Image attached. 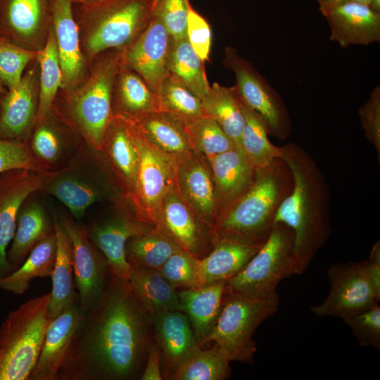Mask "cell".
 <instances>
[{
  "label": "cell",
  "instance_id": "6da1fadb",
  "mask_svg": "<svg viewBox=\"0 0 380 380\" xmlns=\"http://www.w3.org/2000/svg\"><path fill=\"white\" fill-rule=\"evenodd\" d=\"M151 320L128 281L110 272L72 338L58 380L135 379L147 355Z\"/></svg>",
  "mask_w": 380,
  "mask_h": 380
},
{
  "label": "cell",
  "instance_id": "7a4b0ae2",
  "mask_svg": "<svg viewBox=\"0 0 380 380\" xmlns=\"http://www.w3.org/2000/svg\"><path fill=\"white\" fill-rule=\"evenodd\" d=\"M281 152L293 186L276 212L274 224L283 223L293 230V253L300 274L330 234L328 189L315 162L298 145L289 143L281 147Z\"/></svg>",
  "mask_w": 380,
  "mask_h": 380
},
{
  "label": "cell",
  "instance_id": "3957f363",
  "mask_svg": "<svg viewBox=\"0 0 380 380\" xmlns=\"http://www.w3.org/2000/svg\"><path fill=\"white\" fill-rule=\"evenodd\" d=\"M292 186L291 172L281 158L255 170L248 189L216 220L214 241L228 240L262 246L272 230L279 205Z\"/></svg>",
  "mask_w": 380,
  "mask_h": 380
},
{
  "label": "cell",
  "instance_id": "277c9868",
  "mask_svg": "<svg viewBox=\"0 0 380 380\" xmlns=\"http://www.w3.org/2000/svg\"><path fill=\"white\" fill-rule=\"evenodd\" d=\"M121 51L113 49L98 54L90 63L85 79L73 89H60L51 107L88 144L99 150L112 115L113 89Z\"/></svg>",
  "mask_w": 380,
  "mask_h": 380
},
{
  "label": "cell",
  "instance_id": "5b68a950",
  "mask_svg": "<svg viewBox=\"0 0 380 380\" xmlns=\"http://www.w3.org/2000/svg\"><path fill=\"white\" fill-rule=\"evenodd\" d=\"M154 0H97L72 4L81 51L89 65L100 53L123 49L148 25Z\"/></svg>",
  "mask_w": 380,
  "mask_h": 380
},
{
  "label": "cell",
  "instance_id": "8992f818",
  "mask_svg": "<svg viewBox=\"0 0 380 380\" xmlns=\"http://www.w3.org/2000/svg\"><path fill=\"white\" fill-rule=\"evenodd\" d=\"M40 191L61 201L80 222L96 203L123 196L101 151L85 141L68 165L44 173Z\"/></svg>",
  "mask_w": 380,
  "mask_h": 380
},
{
  "label": "cell",
  "instance_id": "52a82bcc",
  "mask_svg": "<svg viewBox=\"0 0 380 380\" xmlns=\"http://www.w3.org/2000/svg\"><path fill=\"white\" fill-rule=\"evenodd\" d=\"M51 293L12 310L0 327V380H29L51 321Z\"/></svg>",
  "mask_w": 380,
  "mask_h": 380
},
{
  "label": "cell",
  "instance_id": "ba28073f",
  "mask_svg": "<svg viewBox=\"0 0 380 380\" xmlns=\"http://www.w3.org/2000/svg\"><path fill=\"white\" fill-rule=\"evenodd\" d=\"M279 305L277 293L255 296L225 287L218 317L203 345L213 341L231 361L253 362L256 351L253 334L277 312Z\"/></svg>",
  "mask_w": 380,
  "mask_h": 380
},
{
  "label": "cell",
  "instance_id": "9c48e42d",
  "mask_svg": "<svg viewBox=\"0 0 380 380\" xmlns=\"http://www.w3.org/2000/svg\"><path fill=\"white\" fill-rule=\"evenodd\" d=\"M330 291L321 304L312 306L318 317L344 319L378 304L380 300V245L373 246L369 259L337 263L327 272Z\"/></svg>",
  "mask_w": 380,
  "mask_h": 380
},
{
  "label": "cell",
  "instance_id": "30bf717a",
  "mask_svg": "<svg viewBox=\"0 0 380 380\" xmlns=\"http://www.w3.org/2000/svg\"><path fill=\"white\" fill-rule=\"evenodd\" d=\"M293 244V230L275 223L266 241L245 267L226 282V288L255 296L276 293L282 279L299 274Z\"/></svg>",
  "mask_w": 380,
  "mask_h": 380
},
{
  "label": "cell",
  "instance_id": "8fae6325",
  "mask_svg": "<svg viewBox=\"0 0 380 380\" xmlns=\"http://www.w3.org/2000/svg\"><path fill=\"white\" fill-rule=\"evenodd\" d=\"M126 118L139 158L132 208L139 220L158 228L163 197L176 180V160L153 144L133 119Z\"/></svg>",
  "mask_w": 380,
  "mask_h": 380
},
{
  "label": "cell",
  "instance_id": "7c38bea8",
  "mask_svg": "<svg viewBox=\"0 0 380 380\" xmlns=\"http://www.w3.org/2000/svg\"><path fill=\"white\" fill-rule=\"evenodd\" d=\"M82 226L91 241L105 255L110 272L125 280H128L132 270L125 256L127 241L153 228L137 219L123 196L113 201L109 214L88 217Z\"/></svg>",
  "mask_w": 380,
  "mask_h": 380
},
{
  "label": "cell",
  "instance_id": "4fadbf2b",
  "mask_svg": "<svg viewBox=\"0 0 380 380\" xmlns=\"http://www.w3.org/2000/svg\"><path fill=\"white\" fill-rule=\"evenodd\" d=\"M224 63L234 72L235 86L243 101L265 120L268 134L281 139L286 138L291 122L277 91L234 48L225 49Z\"/></svg>",
  "mask_w": 380,
  "mask_h": 380
},
{
  "label": "cell",
  "instance_id": "5bb4252c",
  "mask_svg": "<svg viewBox=\"0 0 380 380\" xmlns=\"http://www.w3.org/2000/svg\"><path fill=\"white\" fill-rule=\"evenodd\" d=\"M84 142L81 134L51 108L37 118L25 143L38 172L51 173L68 165Z\"/></svg>",
  "mask_w": 380,
  "mask_h": 380
},
{
  "label": "cell",
  "instance_id": "9a60e30c",
  "mask_svg": "<svg viewBox=\"0 0 380 380\" xmlns=\"http://www.w3.org/2000/svg\"><path fill=\"white\" fill-rule=\"evenodd\" d=\"M56 214L71 241L79 305L86 312L103 292L110 274L108 262L103 253L89 239L80 221L69 212Z\"/></svg>",
  "mask_w": 380,
  "mask_h": 380
},
{
  "label": "cell",
  "instance_id": "2e32d148",
  "mask_svg": "<svg viewBox=\"0 0 380 380\" xmlns=\"http://www.w3.org/2000/svg\"><path fill=\"white\" fill-rule=\"evenodd\" d=\"M39 100V65L36 57L18 85L0 90V140L25 142L37 120Z\"/></svg>",
  "mask_w": 380,
  "mask_h": 380
},
{
  "label": "cell",
  "instance_id": "e0dca14e",
  "mask_svg": "<svg viewBox=\"0 0 380 380\" xmlns=\"http://www.w3.org/2000/svg\"><path fill=\"white\" fill-rule=\"evenodd\" d=\"M51 24V0H0V36L19 47L42 50Z\"/></svg>",
  "mask_w": 380,
  "mask_h": 380
},
{
  "label": "cell",
  "instance_id": "ac0fdd59",
  "mask_svg": "<svg viewBox=\"0 0 380 380\" xmlns=\"http://www.w3.org/2000/svg\"><path fill=\"white\" fill-rule=\"evenodd\" d=\"M171 39L163 23L152 15L146 27L121 51L120 63L137 72L157 94L169 75Z\"/></svg>",
  "mask_w": 380,
  "mask_h": 380
},
{
  "label": "cell",
  "instance_id": "d6986e66",
  "mask_svg": "<svg viewBox=\"0 0 380 380\" xmlns=\"http://www.w3.org/2000/svg\"><path fill=\"white\" fill-rule=\"evenodd\" d=\"M207 227L212 228L184 200L175 180L163 197L160 224L156 229L171 237L182 249L202 259L208 255L210 242L214 244L213 231Z\"/></svg>",
  "mask_w": 380,
  "mask_h": 380
},
{
  "label": "cell",
  "instance_id": "ffe728a7",
  "mask_svg": "<svg viewBox=\"0 0 380 380\" xmlns=\"http://www.w3.org/2000/svg\"><path fill=\"white\" fill-rule=\"evenodd\" d=\"M100 151L123 197L132 206L139 158L129 122L126 117L112 114L103 133Z\"/></svg>",
  "mask_w": 380,
  "mask_h": 380
},
{
  "label": "cell",
  "instance_id": "44dd1931",
  "mask_svg": "<svg viewBox=\"0 0 380 380\" xmlns=\"http://www.w3.org/2000/svg\"><path fill=\"white\" fill-rule=\"evenodd\" d=\"M43 177L44 173L28 169L0 174V277L13 272L6 254L15 232L17 215L25 200L41 190Z\"/></svg>",
  "mask_w": 380,
  "mask_h": 380
},
{
  "label": "cell",
  "instance_id": "7402d4cb",
  "mask_svg": "<svg viewBox=\"0 0 380 380\" xmlns=\"http://www.w3.org/2000/svg\"><path fill=\"white\" fill-rule=\"evenodd\" d=\"M72 0H51L52 28L62 70L61 89H71L87 77L89 65L82 54Z\"/></svg>",
  "mask_w": 380,
  "mask_h": 380
},
{
  "label": "cell",
  "instance_id": "603a6c76",
  "mask_svg": "<svg viewBox=\"0 0 380 380\" xmlns=\"http://www.w3.org/2000/svg\"><path fill=\"white\" fill-rule=\"evenodd\" d=\"M200 154L194 150L175 159L176 183L198 217L213 229L217 218L214 182L210 165Z\"/></svg>",
  "mask_w": 380,
  "mask_h": 380
},
{
  "label": "cell",
  "instance_id": "cb8c5ba5",
  "mask_svg": "<svg viewBox=\"0 0 380 380\" xmlns=\"http://www.w3.org/2000/svg\"><path fill=\"white\" fill-rule=\"evenodd\" d=\"M320 12L329 25V39L343 48L380 41V13L367 4L345 3Z\"/></svg>",
  "mask_w": 380,
  "mask_h": 380
},
{
  "label": "cell",
  "instance_id": "d4e9b609",
  "mask_svg": "<svg viewBox=\"0 0 380 380\" xmlns=\"http://www.w3.org/2000/svg\"><path fill=\"white\" fill-rule=\"evenodd\" d=\"M85 313L80 309L77 300L51 319L29 380H58L59 371Z\"/></svg>",
  "mask_w": 380,
  "mask_h": 380
},
{
  "label": "cell",
  "instance_id": "484cf974",
  "mask_svg": "<svg viewBox=\"0 0 380 380\" xmlns=\"http://www.w3.org/2000/svg\"><path fill=\"white\" fill-rule=\"evenodd\" d=\"M208 160L214 182L218 218L248 189L253 182L255 170L243 150L238 147Z\"/></svg>",
  "mask_w": 380,
  "mask_h": 380
},
{
  "label": "cell",
  "instance_id": "4316f807",
  "mask_svg": "<svg viewBox=\"0 0 380 380\" xmlns=\"http://www.w3.org/2000/svg\"><path fill=\"white\" fill-rule=\"evenodd\" d=\"M40 194L37 191L30 194L18 211L15 232L6 254L13 272L24 262L42 239L54 231L52 211Z\"/></svg>",
  "mask_w": 380,
  "mask_h": 380
},
{
  "label": "cell",
  "instance_id": "83f0119b",
  "mask_svg": "<svg viewBox=\"0 0 380 380\" xmlns=\"http://www.w3.org/2000/svg\"><path fill=\"white\" fill-rule=\"evenodd\" d=\"M157 341L163 352L165 377L201 349L187 316L180 310L152 316Z\"/></svg>",
  "mask_w": 380,
  "mask_h": 380
},
{
  "label": "cell",
  "instance_id": "f1b7e54d",
  "mask_svg": "<svg viewBox=\"0 0 380 380\" xmlns=\"http://www.w3.org/2000/svg\"><path fill=\"white\" fill-rule=\"evenodd\" d=\"M160 110L158 96L134 70L120 63L112 94V114L139 119Z\"/></svg>",
  "mask_w": 380,
  "mask_h": 380
},
{
  "label": "cell",
  "instance_id": "f546056e",
  "mask_svg": "<svg viewBox=\"0 0 380 380\" xmlns=\"http://www.w3.org/2000/svg\"><path fill=\"white\" fill-rule=\"evenodd\" d=\"M225 287V281H219L177 291L180 311L187 316L201 346L217 321Z\"/></svg>",
  "mask_w": 380,
  "mask_h": 380
},
{
  "label": "cell",
  "instance_id": "4dcf8cb0",
  "mask_svg": "<svg viewBox=\"0 0 380 380\" xmlns=\"http://www.w3.org/2000/svg\"><path fill=\"white\" fill-rule=\"evenodd\" d=\"M262 246L215 240L212 251L199 260L200 287L225 281L241 272Z\"/></svg>",
  "mask_w": 380,
  "mask_h": 380
},
{
  "label": "cell",
  "instance_id": "1f68e13d",
  "mask_svg": "<svg viewBox=\"0 0 380 380\" xmlns=\"http://www.w3.org/2000/svg\"><path fill=\"white\" fill-rule=\"evenodd\" d=\"M56 238V255L53 273L49 310L51 319L78 300L74 280L72 250L70 238L51 208Z\"/></svg>",
  "mask_w": 380,
  "mask_h": 380
},
{
  "label": "cell",
  "instance_id": "d6a6232c",
  "mask_svg": "<svg viewBox=\"0 0 380 380\" xmlns=\"http://www.w3.org/2000/svg\"><path fill=\"white\" fill-rule=\"evenodd\" d=\"M133 120L153 144L175 159L194 151L187 125L180 118L159 110Z\"/></svg>",
  "mask_w": 380,
  "mask_h": 380
},
{
  "label": "cell",
  "instance_id": "836d02e7",
  "mask_svg": "<svg viewBox=\"0 0 380 380\" xmlns=\"http://www.w3.org/2000/svg\"><path fill=\"white\" fill-rule=\"evenodd\" d=\"M128 284L143 308L152 317L170 310H180L177 291L159 270L132 267Z\"/></svg>",
  "mask_w": 380,
  "mask_h": 380
},
{
  "label": "cell",
  "instance_id": "e575fe53",
  "mask_svg": "<svg viewBox=\"0 0 380 380\" xmlns=\"http://www.w3.org/2000/svg\"><path fill=\"white\" fill-rule=\"evenodd\" d=\"M201 100L205 115L213 118L236 146L242 149L241 137L245 120L236 86L227 87L215 82Z\"/></svg>",
  "mask_w": 380,
  "mask_h": 380
},
{
  "label": "cell",
  "instance_id": "d590c367",
  "mask_svg": "<svg viewBox=\"0 0 380 380\" xmlns=\"http://www.w3.org/2000/svg\"><path fill=\"white\" fill-rule=\"evenodd\" d=\"M56 255L55 229L31 251L24 262L15 271L0 277V289L16 295L23 294L36 277L51 276Z\"/></svg>",
  "mask_w": 380,
  "mask_h": 380
},
{
  "label": "cell",
  "instance_id": "8d00e7d4",
  "mask_svg": "<svg viewBox=\"0 0 380 380\" xmlns=\"http://www.w3.org/2000/svg\"><path fill=\"white\" fill-rule=\"evenodd\" d=\"M169 75L187 87L201 99L210 89L203 61L193 49L187 37L171 39L168 56Z\"/></svg>",
  "mask_w": 380,
  "mask_h": 380
},
{
  "label": "cell",
  "instance_id": "74e56055",
  "mask_svg": "<svg viewBox=\"0 0 380 380\" xmlns=\"http://www.w3.org/2000/svg\"><path fill=\"white\" fill-rule=\"evenodd\" d=\"M241 103L245 120L241 137V148L253 168L260 170L281 157V147L275 146L269 140L267 124L262 117L241 98Z\"/></svg>",
  "mask_w": 380,
  "mask_h": 380
},
{
  "label": "cell",
  "instance_id": "f35d334b",
  "mask_svg": "<svg viewBox=\"0 0 380 380\" xmlns=\"http://www.w3.org/2000/svg\"><path fill=\"white\" fill-rule=\"evenodd\" d=\"M182 248L169 236L156 229L130 238L125 256L132 267L160 270L167 260Z\"/></svg>",
  "mask_w": 380,
  "mask_h": 380
},
{
  "label": "cell",
  "instance_id": "ab89813d",
  "mask_svg": "<svg viewBox=\"0 0 380 380\" xmlns=\"http://www.w3.org/2000/svg\"><path fill=\"white\" fill-rule=\"evenodd\" d=\"M230 359L216 344L201 348L181 365L167 379L172 380H224L231 374Z\"/></svg>",
  "mask_w": 380,
  "mask_h": 380
},
{
  "label": "cell",
  "instance_id": "60d3db41",
  "mask_svg": "<svg viewBox=\"0 0 380 380\" xmlns=\"http://www.w3.org/2000/svg\"><path fill=\"white\" fill-rule=\"evenodd\" d=\"M37 59L39 65V100L37 118H39L51 110L62 82V70L52 24L47 42L43 49L37 52Z\"/></svg>",
  "mask_w": 380,
  "mask_h": 380
},
{
  "label": "cell",
  "instance_id": "b9f144b4",
  "mask_svg": "<svg viewBox=\"0 0 380 380\" xmlns=\"http://www.w3.org/2000/svg\"><path fill=\"white\" fill-rule=\"evenodd\" d=\"M158 96L161 110L186 123L206 115L201 99L170 75L163 80Z\"/></svg>",
  "mask_w": 380,
  "mask_h": 380
},
{
  "label": "cell",
  "instance_id": "7bdbcfd3",
  "mask_svg": "<svg viewBox=\"0 0 380 380\" xmlns=\"http://www.w3.org/2000/svg\"><path fill=\"white\" fill-rule=\"evenodd\" d=\"M186 125L194 149L207 159L236 147L219 124L208 115Z\"/></svg>",
  "mask_w": 380,
  "mask_h": 380
},
{
  "label": "cell",
  "instance_id": "ee69618b",
  "mask_svg": "<svg viewBox=\"0 0 380 380\" xmlns=\"http://www.w3.org/2000/svg\"><path fill=\"white\" fill-rule=\"evenodd\" d=\"M199 260L182 248L173 253L158 270L176 290L198 288Z\"/></svg>",
  "mask_w": 380,
  "mask_h": 380
},
{
  "label": "cell",
  "instance_id": "f6af8a7d",
  "mask_svg": "<svg viewBox=\"0 0 380 380\" xmlns=\"http://www.w3.org/2000/svg\"><path fill=\"white\" fill-rule=\"evenodd\" d=\"M37 54L0 37V90L18 85L27 66L36 58Z\"/></svg>",
  "mask_w": 380,
  "mask_h": 380
},
{
  "label": "cell",
  "instance_id": "bcb514c9",
  "mask_svg": "<svg viewBox=\"0 0 380 380\" xmlns=\"http://www.w3.org/2000/svg\"><path fill=\"white\" fill-rule=\"evenodd\" d=\"M189 0H154L152 15L165 25L173 40L186 37Z\"/></svg>",
  "mask_w": 380,
  "mask_h": 380
},
{
  "label": "cell",
  "instance_id": "7dc6e473",
  "mask_svg": "<svg viewBox=\"0 0 380 380\" xmlns=\"http://www.w3.org/2000/svg\"><path fill=\"white\" fill-rule=\"evenodd\" d=\"M343 319L361 346L380 348V306L379 303Z\"/></svg>",
  "mask_w": 380,
  "mask_h": 380
},
{
  "label": "cell",
  "instance_id": "c3c4849f",
  "mask_svg": "<svg viewBox=\"0 0 380 380\" xmlns=\"http://www.w3.org/2000/svg\"><path fill=\"white\" fill-rule=\"evenodd\" d=\"M365 135L380 156V87L376 86L358 110Z\"/></svg>",
  "mask_w": 380,
  "mask_h": 380
},
{
  "label": "cell",
  "instance_id": "681fc988",
  "mask_svg": "<svg viewBox=\"0 0 380 380\" xmlns=\"http://www.w3.org/2000/svg\"><path fill=\"white\" fill-rule=\"evenodd\" d=\"M186 37L201 60H208L211 46V30L205 18L193 9L191 5L188 9Z\"/></svg>",
  "mask_w": 380,
  "mask_h": 380
},
{
  "label": "cell",
  "instance_id": "f907efd6",
  "mask_svg": "<svg viewBox=\"0 0 380 380\" xmlns=\"http://www.w3.org/2000/svg\"><path fill=\"white\" fill-rule=\"evenodd\" d=\"M15 169H28L39 172L25 143L0 140V174Z\"/></svg>",
  "mask_w": 380,
  "mask_h": 380
},
{
  "label": "cell",
  "instance_id": "816d5d0a",
  "mask_svg": "<svg viewBox=\"0 0 380 380\" xmlns=\"http://www.w3.org/2000/svg\"><path fill=\"white\" fill-rule=\"evenodd\" d=\"M161 351L160 348L155 344H149L146 367L141 375V380H161L163 376L160 369Z\"/></svg>",
  "mask_w": 380,
  "mask_h": 380
},
{
  "label": "cell",
  "instance_id": "f5cc1de1",
  "mask_svg": "<svg viewBox=\"0 0 380 380\" xmlns=\"http://www.w3.org/2000/svg\"><path fill=\"white\" fill-rule=\"evenodd\" d=\"M319 5V11L336 6L341 4L357 2L369 4L370 0H316Z\"/></svg>",
  "mask_w": 380,
  "mask_h": 380
},
{
  "label": "cell",
  "instance_id": "db71d44e",
  "mask_svg": "<svg viewBox=\"0 0 380 380\" xmlns=\"http://www.w3.org/2000/svg\"><path fill=\"white\" fill-rule=\"evenodd\" d=\"M368 6L374 11L380 13V0H370Z\"/></svg>",
  "mask_w": 380,
  "mask_h": 380
},
{
  "label": "cell",
  "instance_id": "11a10c76",
  "mask_svg": "<svg viewBox=\"0 0 380 380\" xmlns=\"http://www.w3.org/2000/svg\"><path fill=\"white\" fill-rule=\"evenodd\" d=\"M97 0H72L73 4H87Z\"/></svg>",
  "mask_w": 380,
  "mask_h": 380
},
{
  "label": "cell",
  "instance_id": "9f6ffc18",
  "mask_svg": "<svg viewBox=\"0 0 380 380\" xmlns=\"http://www.w3.org/2000/svg\"><path fill=\"white\" fill-rule=\"evenodd\" d=\"M0 37H1L0 36Z\"/></svg>",
  "mask_w": 380,
  "mask_h": 380
}]
</instances>
